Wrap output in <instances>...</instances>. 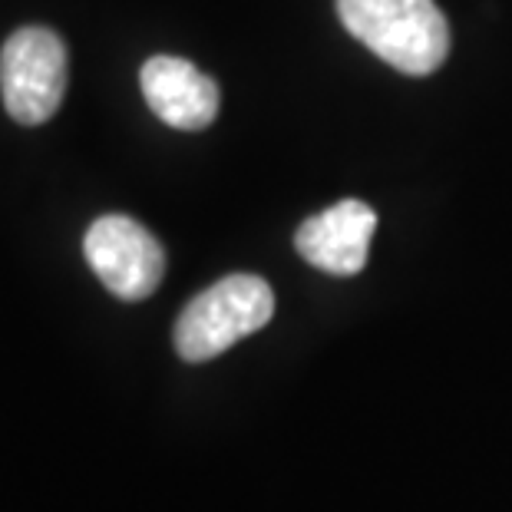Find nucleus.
<instances>
[{
	"label": "nucleus",
	"instance_id": "5",
	"mask_svg": "<svg viewBox=\"0 0 512 512\" xmlns=\"http://www.w3.org/2000/svg\"><path fill=\"white\" fill-rule=\"evenodd\" d=\"M374 232H377V212L367 202L344 199L304 222L298 228V235H294V248L318 271L347 278L364 271Z\"/></svg>",
	"mask_w": 512,
	"mask_h": 512
},
{
	"label": "nucleus",
	"instance_id": "2",
	"mask_svg": "<svg viewBox=\"0 0 512 512\" xmlns=\"http://www.w3.org/2000/svg\"><path fill=\"white\" fill-rule=\"evenodd\" d=\"M275 318V291L258 275H228L185 304L176 321V351L182 361L202 364L225 354L242 337Z\"/></svg>",
	"mask_w": 512,
	"mask_h": 512
},
{
	"label": "nucleus",
	"instance_id": "1",
	"mask_svg": "<svg viewBox=\"0 0 512 512\" xmlns=\"http://www.w3.org/2000/svg\"><path fill=\"white\" fill-rule=\"evenodd\" d=\"M347 34L407 76H430L450 53V27L437 0H337Z\"/></svg>",
	"mask_w": 512,
	"mask_h": 512
},
{
	"label": "nucleus",
	"instance_id": "4",
	"mask_svg": "<svg viewBox=\"0 0 512 512\" xmlns=\"http://www.w3.org/2000/svg\"><path fill=\"white\" fill-rule=\"evenodd\" d=\"M83 255L119 301H143L166 275V252L146 225L129 215H103L83 235Z\"/></svg>",
	"mask_w": 512,
	"mask_h": 512
},
{
	"label": "nucleus",
	"instance_id": "6",
	"mask_svg": "<svg viewBox=\"0 0 512 512\" xmlns=\"http://www.w3.org/2000/svg\"><path fill=\"white\" fill-rule=\"evenodd\" d=\"M139 86L162 123L182 133H199V129L212 126L219 116V86L212 76H205L195 63L182 57H152L146 60L143 73H139Z\"/></svg>",
	"mask_w": 512,
	"mask_h": 512
},
{
	"label": "nucleus",
	"instance_id": "3",
	"mask_svg": "<svg viewBox=\"0 0 512 512\" xmlns=\"http://www.w3.org/2000/svg\"><path fill=\"white\" fill-rule=\"evenodd\" d=\"M67 93V47L47 27H20L0 50V96L20 126H40Z\"/></svg>",
	"mask_w": 512,
	"mask_h": 512
}]
</instances>
